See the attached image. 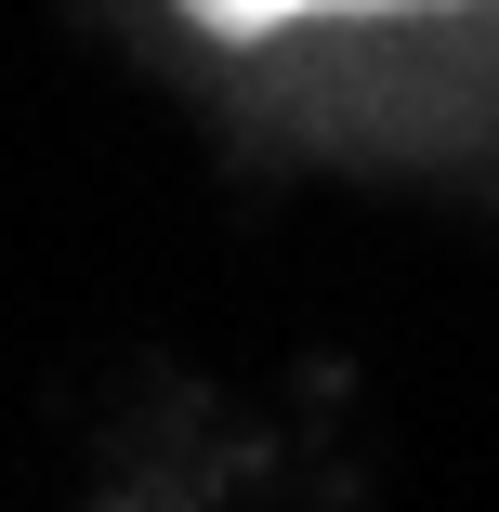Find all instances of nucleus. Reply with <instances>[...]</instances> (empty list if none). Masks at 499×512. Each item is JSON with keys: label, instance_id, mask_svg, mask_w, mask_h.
Masks as SVG:
<instances>
[{"label": "nucleus", "instance_id": "1", "mask_svg": "<svg viewBox=\"0 0 499 512\" xmlns=\"http://www.w3.org/2000/svg\"><path fill=\"white\" fill-rule=\"evenodd\" d=\"M197 27H224V40H263V27H303V14H355V0H184Z\"/></svg>", "mask_w": 499, "mask_h": 512}]
</instances>
